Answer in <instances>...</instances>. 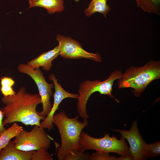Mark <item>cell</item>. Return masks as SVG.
I'll list each match as a JSON object with an SVG mask.
<instances>
[{
  "label": "cell",
  "instance_id": "obj_21",
  "mask_svg": "<svg viewBox=\"0 0 160 160\" xmlns=\"http://www.w3.org/2000/svg\"><path fill=\"white\" fill-rule=\"evenodd\" d=\"M115 156H111L109 153H101L97 151L90 155L89 160H117Z\"/></svg>",
  "mask_w": 160,
  "mask_h": 160
},
{
  "label": "cell",
  "instance_id": "obj_9",
  "mask_svg": "<svg viewBox=\"0 0 160 160\" xmlns=\"http://www.w3.org/2000/svg\"><path fill=\"white\" fill-rule=\"evenodd\" d=\"M119 133L126 139L129 145V150L134 160H145L150 158L145 147L146 143L141 136L138 127L137 121H133L130 129L128 131L113 129Z\"/></svg>",
  "mask_w": 160,
  "mask_h": 160
},
{
  "label": "cell",
  "instance_id": "obj_3",
  "mask_svg": "<svg viewBox=\"0 0 160 160\" xmlns=\"http://www.w3.org/2000/svg\"><path fill=\"white\" fill-rule=\"evenodd\" d=\"M160 78L159 60L148 61L143 66H132L126 69L118 79L119 89L132 88L135 96L140 97L152 81Z\"/></svg>",
  "mask_w": 160,
  "mask_h": 160
},
{
  "label": "cell",
  "instance_id": "obj_17",
  "mask_svg": "<svg viewBox=\"0 0 160 160\" xmlns=\"http://www.w3.org/2000/svg\"><path fill=\"white\" fill-rule=\"evenodd\" d=\"M15 83L10 77L5 76L1 78V91L3 96L13 95L16 93L12 88Z\"/></svg>",
  "mask_w": 160,
  "mask_h": 160
},
{
  "label": "cell",
  "instance_id": "obj_8",
  "mask_svg": "<svg viewBox=\"0 0 160 160\" xmlns=\"http://www.w3.org/2000/svg\"><path fill=\"white\" fill-rule=\"evenodd\" d=\"M56 40L59 43V55L64 58L76 59L85 58L96 62H102L100 54L87 51L82 48L79 42L71 37L58 34Z\"/></svg>",
  "mask_w": 160,
  "mask_h": 160
},
{
  "label": "cell",
  "instance_id": "obj_23",
  "mask_svg": "<svg viewBox=\"0 0 160 160\" xmlns=\"http://www.w3.org/2000/svg\"><path fill=\"white\" fill-rule=\"evenodd\" d=\"M117 160H134L131 154L117 157Z\"/></svg>",
  "mask_w": 160,
  "mask_h": 160
},
{
  "label": "cell",
  "instance_id": "obj_18",
  "mask_svg": "<svg viewBox=\"0 0 160 160\" xmlns=\"http://www.w3.org/2000/svg\"><path fill=\"white\" fill-rule=\"evenodd\" d=\"M53 159L47 151L44 149L34 151L33 153L31 160H53Z\"/></svg>",
  "mask_w": 160,
  "mask_h": 160
},
{
  "label": "cell",
  "instance_id": "obj_15",
  "mask_svg": "<svg viewBox=\"0 0 160 160\" xmlns=\"http://www.w3.org/2000/svg\"><path fill=\"white\" fill-rule=\"evenodd\" d=\"M13 123L11 127L6 129L0 135V150L23 129L22 127L19 125L16 122Z\"/></svg>",
  "mask_w": 160,
  "mask_h": 160
},
{
  "label": "cell",
  "instance_id": "obj_13",
  "mask_svg": "<svg viewBox=\"0 0 160 160\" xmlns=\"http://www.w3.org/2000/svg\"><path fill=\"white\" fill-rule=\"evenodd\" d=\"M28 8L38 7L46 9L49 14L60 12L65 9L63 0H28Z\"/></svg>",
  "mask_w": 160,
  "mask_h": 160
},
{
  "label": "cell",
  "instance_id": "obj_5",
  "mask_svg": "<svg viewBox=\"0 0 160 160\" xmlns=\"http://www.w3.org/2000/svg\"><path fill=\"white\" fill-rule=\"evenodd\" d=\"M81 149L84 151L94 150L101 153H117L120 156L131 154L129 147L125 139L121 136L119 140L113 135L111 137L108 133H105L103 137L95 138L82 131L79 139Z\"/></svg>",
  "mask_w": 160,
  "mask_h": 160
},
{
  "label": "cell",
  "instance_id": "obj_1",
  "mask_svg": "<svg viewBox=\"0 0 160 160\" xmlns=\"http://www.w3.org/2000/svg\"><path fill=\"white\" fill-rule=\"evenodd\" d=\"M1 101L5 105L0 109L5 117L2 121L4 126L19 122L26 126H40V121L43 119L36 110L37 105L41 103L39 94L28 92L22 86L14 95L3 96Z\"/></svg>",
  "mask_w": 160,
  "mask_h": 160
},
{
  "label": "cell",
  "instance_id": "obj_2",
  "mask_svg": "<svg viewBox=\"0 0 160 160\" xmlns=\"http://www.w3.org/2000/svg\"><path fill=\"white\" fill-rule=\"evenodd\" d=\"M79 118V116L69 118L63 111L53 115L52 122L59 130L61 140L57 155L58 160H65L69 154L81 150L80 137L82 130L87 126L88 121L84 119L82 122Z\"/></svg>",
  "mask_w": 160,
  "mask_h": 160
},
{
  "label": "cell",
  "instance_id": "obj_16",
  "mask_svg": "<svg viewBox=\"0 0 160 160\" xmlns=\"http://www.w3.org/2000/svg\"><path fill=\"white\" fill-rule=\"evenodd\" d=\"M138 7L144 11L159 15L160 0H135Z\"/></svg>",
  "mask_w": 160,
  "mask_h": 160
},
{
  "label": "cell",
  "instance_id": "obj_24",
  "mask_svg": "<svg viewBox=\"0 0 160 160\" xmlns=\"http://www.w3.org/2000/svg\"><path fill=\"white\" fill-rule=\"evenodd\" d=\"M75 1H76V2H78L79 0H75Z\"/></svg>",
  "mask_w": 160,
  "mask_h": 160
},
{
  "label": "cell",
  "instance_id": "obj_19",
  "mask_svg": "<svg viewBox=\"0 0 160 160\" xmlns=\"http://www.w3.org/2000/svg\"><path fill=\"white\" fill-rule=\"evenodd\" d=\"M147 151L150 158L159 156L160 154V142H156L145 145Z\"/></svg>",
  "mask_w": 160,
  "mask_h": 160
},
{
  "label": "cell",
  "instance_id": "obj_7",
  "mask_svg": "<svg viewBox=\"0 0 160 160\" xmlns=\"http://www.w3.org/2000/svg\"><path fill=\"white\" fill-rule=\"evenodd\" d=\"M13 141L15 147L24 151L44 149L48 150L51 143L50 137L40 126L34 125L28 132L23 129Z\"/></svg>",
  "mask_w": 160,
  "mask_h": 160
},
{
  "label": "cell",
  "instance_id": "obj_14",
  "mask_svg": "<svg viewBox=\"0 0 160 160\" xmlns=\"http://www.w3.org/2000/svg\"><path fill=\"white\" fill-rule=\"evenodd\" d=\"M107 0H92L89 3L88 8L84 12L86 15L90 17L96 12L102 14L106 17L107 14L111 11V8L107 4Z\"/></svg>",
  "mask_w": 160,
  "mask_h": 160
},
{
  "label": "cell",
  "instance_id": "obj_20",
  "mask_svg": "<svg viewBox=\"0 0 160 160\" xmlns=\"http://www.w3.org/2000/svg\"><path fill=\"white\" fill-rule=\"evenodd\" d=\"M90 155L81 150L69 154L65 160H89Z\"/></svg>",
  "mask_w": 160,
  "mask_h": 160
},
{
  "label": "cell",
  "instance_id": "obj_10",
  "mask_svg": "<svg viewBox=\"0 0 160 160\" xmlns=\"http://www.w3.org/2000/svg\"><path fill=\"white\" fill-rule=\"evenodd\" d=\"M48 79L52 81L54 85V103L49 113L45 119L40 122V126L42 128L47 129L49 131H50L54 127L52 122L53 115L58 109L59 106L62 101L67 98H77L79 95L70 93L64 89L58 83L54 73H51L49 76Z\"/></svg>",
  "mask_w": 160,
  "mask_h": 160
},
{
  "label": "cell",
  "instance_id": "obj_4",
  "mask_svg": "<svg viewBox=\"0 0 160 160\" xmlns=\"http://www.w3.org/2000/svg\"><path fill=\"white\" fill-rule=\"evenodd\" d=\"M122 73L121 71L117 70L111 73L108 78L101 81L99 80L89 81L86 80L80 83L79 85L78 94L79 96L77 103V111L79 116L81 118L88 119V115L86 107L87 102L91 95L93 93L98 92L101 95H108L110 97L114 98L112 93L114 81L120 79Z\"/></svg>",
  "mask_w": 160,
  "mask_h": 160
},
{
  "label": "cell",
  "instance_id": "obj_11",
  "mask_svg": "<svg viewBox=\"0 0 160 160\" xmlns=\"http://www.w3.org/2000/svg\"><path fill=\"white\" fill-rule=\"evenodd\" d=\"M34 151H26L17 149L11 140L0 150V160H31Z\"/></svg>",
  "mask_w": 160,
  "mask_h": 160
},
{
  "label": "cell",
  "instance_id": "obj_6",
  "mask_svg": "<svg viewBox=\"0 0 160 160\" xmlns=\"http://www.w3.org/2000/svg\"><path fill=\"white\" fill-rule=\"evenodd\" d=\"M19 72L26 74L33 80L38 87L42 105V110L37 111L43 120L50 112L52 106L50 100L53 94L52 89L54 88L53 83L49 84L45 79L43 73L39 68H34L27 64L21 63L17 68Z\"/></svg>",
  "mask_w": 160,
  "mask_h": 160
},
{
  "label": "cell",
  "instance_id": "obj_12",
  "mask_svg": "<svg viewBox=\"0 0 160 160\" xmlns=\"http://www.w3.org/2000/svg\"><path fill=\"white\" fill-rule=\"evenodd\" d=\"M60 54L58 46L53 49L43 52L37 57L28 62L27 64L33 67H42L43 69L49 71L52 66V61Z\"/></svg>",
  "mask_w": 160,
  "mask_h": 160
},
{
  "label": "cell",
  "instance_id": "obj_22",
  "mask_svg": "<svg viewBox=\"0 0 160 160\" xmlns=\"http://www.w3.org/2000/svg\"><path fill=\"white\" fill-rule=\"evenodd\" d=\"M4 117L3 114L0 109V135L6 129L2 124Z\"/></svg>",
  "mask_w": 160,
  "mask_h": 160
}]
</instances>
